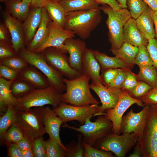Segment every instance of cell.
<instances>
[{
  "mask_svg": "<svg viewBox=\"0 0 157 157\" xmlns=\"http://www.w3.org/2000/svg\"><path fill=\"white\" fill-rule=\"evenodd\" d=\"M100 10L98 8L67 13L64 28L81 39H86L90 36L91 32L100 23Z\"/></svg>",
  "mask_w": 157,
  "mask_h": 157,
  "instance_id": "6da1fadb",
  "label": "cell"
},
{
  "mask_svg": "<svg viewBox=\"0 0 157 157\" xmlns=\"http://www.w3.org/2000/svg\"><path fill=\"white\" fill-rule=\"evenodd\" d=\"M90 80L88 76L84 74L73 79L64 78L66 92L62 94V102L80 106L98 105L99 101L90 92Z\"/></svg>",
  "mask_w": 157,
  "mask_h": 157,
  "instance_id": "7a4b0ae2",
  "label": "cell"
},
{
  "mask_svg": "<svg viewBox=\"0 0 157 157\" xmlns=\"http://www.w3.org/2000/svg\"><path fill=\"white\" fill-rule=\"evenodd\" d=\"M62 94L51 86L44 88H35L25 95L17 98L15 107L17 111H26L47 105L54 108L62 103Z\"/></svg>",
  "mask_w": 157,
  "mask_h": 157,
  "instance_id": "3957f363",
  "label": "cell"
},
{
  "mask_svg": "<svg viewBox=\"0 0 157 157\" xmlns=\"http://www.w3.org/2000/svg\"><path fill=\"white\" fill-rule=\"evenodd\" d=\"M44 107L17 111L14 124L21 130L24 137L32 142L46 133L42 120Z\"/></svg>",
  "mask_w": 157,
  "mask_h": 157,
  "instance_id": "277c9868",
  "label": "cell"
},
{
  "mask_svg": "<svg viewBox=\"0 0 157 157\" xmlns=\"http://www.w3.org/2000/svg\"><path fill=\"white\" fill-rule=\"evenodd\" d=\"M99 8L108 15L106 22L108 29L109 40L111 48H120L124 42L123 37L124 26L131 17L129 11L127 8L115 10L106 4Z\"/></svg>",
  "mask_w": 157,
  "mask_h": 157,
  "instance_id": "5b68a950",
  "label": "cell"
},
{
  "mask_svg": "<svg viewBox=\"0 0 157 157\" xmlns=\"http://www.w3.org/2000/svg\"><path fill=\"white\" fill-rule=\"evenodd\" d=\"M134 133L117 135L111 132L98 140L93 146L100 150L110 151L117 157H124L138 140Z\"/></svg>",
  "mask_w": 157,
  "mask_h": 157,
  "instance_id": "8992f818",
  "label": "cell"
},
{
  "mask_svg": "<svg viewBox=\"0 0 157 157\" xmlns=\"http://www.w3.org/2000/svg\"><path fill=\"white\" fill-rule=\"evenodd\" d=\"M94 122L87 119L85 123L78 127L71 126L64 124L63 127H67L80 133L83 137L82 140L91 146H93L99 140L111 132L113 127L112 122L104 115H100Z\"/></svg>",
  "mask_w": 157,
  "mask_h": 157,
  "instance_id": "52a82bcc",
  "label": "cell"
},
{
  "mask_svg": "<svg viewBox=\"0 0 157 157\" xmlns=\"http://www.w3.org/2000/svg\"><path fill=\"white\" fill-rule=\"evenodd\" d=\"M19 55L29 65L42 72L47 78L50 86L54 87L61 94L65 90L63 76L51 67L42 54L24 49H22Z\"/></svg>",
  "mask_w": 157,
  "mask_h": 157,
  "instance_id": "ba28073f",
  "label": "cell"
},
{
  "mask_svg": "<svg viewBox=\"0 0 157 157\" xmlns=\"http://www.w3.org/2000/svg\"><path fill=\"white\" fill-rule=\"evenodd\" d=\"M53 110L63 123L72 120L78 121L81 124L92 117L104 115L105 110L98 105L91 104L84 106H76L61 103Z\"/></svg>",
  "mask_w": 157,
  "mask_h": 157,
  "instance_id": "9c48e42d",
  "label": "cell"
},
{
  "mask_svg": "<svg viewBox=\"0 0 157 157\" xmlns=\"http://www.w3.org/2000/svg\"><path fill=\"white\" fill-rule=\"evenodd\" d=\"M138 141L143 157H157V104L149 106L143 133Z\"/></svg>",
  "mask_w": 157,
  "mask_h": 157,
  "instance_id": "30bf717a",
  "label": "cell"
},
{
  "mask_svg": "<svg viewBox=\"0 0 157 157\" xmlns=\"http://www.w3.org/2000/svg\"><path fill=\"white\" fill-rule=\"evenodd\" d=\"M135 104L142 107L145 106L141 100L133 98L127 91L123 90L119 101L115 107L105 110L104 116L113 124L112 133L120 134V127L123 115L129 107Z\"/></svg>",
  "mask_w": 157,
  "mask_h": 157,
  "instance_id": "8fae6325",
  "label": "cell"
},
{
  "mask_svg": "<svg viewBox=\"0 0 157 157\" xmlns=\"http://www.w3.org/2000/svg\"><path fill=\"white\" fill-rule=\"evenodd\" d=\"M149 105H145L140 112L135 113L131 108L123 116L120 125L122 134L133 133L138 138L142 135L146 122Z\"/></svg>",
  "mask_w": 157,
  "mask_h": 157,
  "instance_id": "7c38bea8",
  "label": "cell"
},
{
  "mask_svg": "<svg viewBox=\"0 0 157 157\" xmlns=\"http://www.w3.org/2000/svg\"><path fill=\"white\" fill-rule=\"evenodd\" d=\"M64 53L55 48L42 55L51 67L67 78L72 80L77 78L82 74L71 67L68 57Z\"/></svg>",
  "mask_w": 157,
  "mask_h": 157,
  "instance_id": "4fadbf2b",
  "label": "cell"
},
{
  "mask_svg": "<svg viewBox=\"0 0 157 157\" xmlns=\"http://www.w3.org/2000/svg\"><path fill=\"white\" fill-rule=\"evenodd\" d=\"M86 48V43L83 40L70 38L65 41L59 50L69 53L68 59L70 66L73 69L82 74V59Z\"/></svg>",
  "mask_w": 157,
  "mask_h": 157,
  "instance_id": "5bb4252c",
  "label": "cell"
},
{
  "mask_svg": "<svg viewBox=\"0 0 157 157\" xmlns=\"http://www.w3.org/2000/svg\"><path fill=\"white\" fill-rule=\"evenodd\" d=\"M49 35L45 43L35 52H41L49 47L60 50L67 39L74 38L75 35L72 32L58 26L50 20L48 24Z\"/></svg>",
  "mask_w": 157,
  "mask_h": 157,
  "instance_id": "9a60e30c",
  "label": "cell"
},
{
  "mask_svg": "<svg viewBox=\"0 0 157 157\" xmlns=\"http://www.w3.org/2000/svg\"><path fill=\"white\" fill-rule=\"evenodd\" d=\"M90 86L99 98L102 104L101 106L104 110L115 107L123 90L121 88L106 87L101 82L92 83Z\"/></svg>",
  "mask_w": 157,
  "mask_h": 157,
  "instance_id": "2e32d148",
  "label": "cell"
},
{
  "mask_svg": "<svg viewBox=\"0 0 157 157\" xmlns=\"http://www.w3.org/2000/svg\"><path fill=\"white\" fill-rule=\"evenodd\" d=\"M42 120L46 133L67 150V147L62 143L60 138V127L63 123L61 119L53 109L46 106L44 107Z\"/></svg>",
  "mask_w": 157,
  "mask_h": 157,
  "instance_id": "e0dca14e",
  "label": "cell"
},
{
  "mask_svg": "<svg viewBox=\"0 0 157 157\" xmlns=\"http://www.w3.org/2000/svg\"><path fill=\"white\" fill-rule=\"evenodd\" d=\"M101 66L95 57L93 50L86 48L81 62V73L88 76L92 83L101 82L100 74Z\"/></svg>",
  "mask_w": 157,
  "mask_h": 157,
  "instance_id": "ac0fdd59",
  "label": "cell"
},
{
  "mask_svg": "<svg viewBox=\"0 0 157 157\" xmlns=\"http://www.w3.org/2000/svg\"><path fill=\"white\" fill-rule=\"evenodd\" d=\"M4 22L11 35L12 47L17 53L23 46V28L19 20L9 14L5 15Z\"/></svg>",
  "mask_w": 157,
  "mask_h": 157,
  "instance_id": "d6986e66",
  "label": "cell"
},
{
  "mask_svg": "<svg viewBox=\"0 0 157 157\" xmlns=\"http://www.w3.org/2000/svg\"><path fill=\"white\" fill-rule=\"evenodd\" d=\"M124 42L138 47L144 45L147 46L148 40L138 28L136 19L131 17L125 24L123 32Z\"/></svg>",
  "mask_w": 157,
  "mask_h": 157,
  "instance_id": "ffe728a7",
  "label": "cell"
},
{
  "mask_svg": "<svg viewBox=\"0 0 157 157\" xmlns=\"http://www.w3.org/2000/svg\"><path fill=\"white\" fill-rule=\"evenodd\" d=\"M42 15L41 23L26 49L31 51L36 52L45 43L49 37L48 24L50 20V17L44 7L42 8Z\"/></svg>",
  "mask_w": 157,
  "mask_h": 157,
  "instance_id": "44dd1931",
  "label": "cell"
},
{
  "mask_svg": "<svg viewBox=\"0 0 157 157\" xmlns=\"http://www.w3.org/2000/svg\"><path fill=\"white\" fill-rule=\"evenodd\" d=\"M18 78L28 82L35 88H44L50 86L47 77L37 68L31 65L20 72Z\"/></svg>",
  "mask_w": 157,
  "mask_h": 157,
  "instance_id": "7402d4cb",
  "label": "cell"
},
{
  "mask_svg": "<svg viewBox=\"0 0 157 157\" xmlns=\"http://www.w3.org/2000/svg\"><path fill=\"white\" fill-rule=\"evenodd\" d=\"M42 15V8H34L29 13L25 20L23 28L26 40L29 43L33 38L40 26Z\"/></svg>",
  "mask_w": 157,
  "mask_h": 157,
  "instance_id": "603a6c76",
  "label": "cell"
},
{
  "mask_svg": "<svg viewBox=\"0 0 157 157\" xmlns=\"http://www.w3.org/2000/svg\"><path fill=\"white\" fill-rule=\"evenodd\" d=\"M154 11L147 5L143 12L136 19L138 28L148 40L155 38L156 36L153 18Z\"/></svg>",
  "mask_w": 157,
  "mask_h": 157,
  "instance_id": "cb8c5ba5",
  "label": "cell"
},
{
  "mask_svg": "<svg viewBox=\"0 0 157 157\" xmlns=\"http://www.w3.org/2000/svg\"><path fill=\"white\" fill-rule=\"evenodd\" d=\"M138 47L124 42L118 49L111 48L112 53L131 68L135 64V59L138 51Z\"/></svg>",
  "mask_w": 157,
  "mask_h": 157,
  "instance_id": "d4e9b609",
  "label": "cell"
},
{
  "mask_svg": "<svg viewBox=\"0 0 157 157\" xmlns=\"http://www.w3.org/2000/svg\"><path fill=\"white\" fill-rule=\"evenodd\" d=\"M44 7L52 22L58 26L64 28L66 13L59 2L50 0Z\"/></svg>",
  "mask_w": 157,
  "mask_h": 157,
  "instance_id": "484cf974",
  "label": "cell"
},
{
  "mask_svg": "<svg viewBox=\"0 0 157 157\" xmlns=\"http://www.w3.org/2000/svg\"><path fill=\"white\" fill-rule=\"evenodd\" d=\"M94 55L102 70L111 68H131L117 57H110L97 50H93Z\"/></svg>",
  "mask_w": 157,
  "mask_h": 157,
  "instance_id": "4316f807",
  "label": "cell"
},
{
  "mask_svg": "<svg viewBox=\"0 0 157 157\" xmlns=\"http://www.w3.org/2000/svg\"><path fill=\"white\" fill-rule=\"evenodd\" d=\"M59 2L66 13L99 8V4L94 0H63Z\"/></svg>",
  "mask_w": 157,
  "mask_h": 157,
  "instance_id": "83f0119b",
  "label": "cell"
},
{
  "mask_svg": "<svg viewBox=\"0 0 157 157\" xmlns=\"http://www.w3.org/2000/svg\"><path fill=\"white\" fill-rule=\"evenodd\" d=\"M32 0H11L8 4L9 11L18 20H25L29 13Z\"/></svg>",
  "mask_w": 157,
  "mask_h": 157,
  "instance_id": "f1b7e54d",
  "label": "cell"
},
{
  "mask_svg": "<svg viewBox=\"0 0 157 157\" xmlns=\"http://www.w3.org/2000/svg\"><path fill=\"white\" fill-rule=\"evenodd\" d=\"M14 80H9L0 77V103L8 106L15 107L17 98L13 94L10 89Z\"/></svg>",
  "mask_w": 157,
  "mask_h": 157,
  "instance_id": "f546056e",
  "label": "cell"
},
{
  "mask_svg": "<svg viewBox=\"0 0 157 157\" xmlns=\"http://www.w3.org/2000/svg\"><path fill=\"white\" fill-rule=\"evenodd\" d=\"M17 110L15 107L8 106L6 112L0 117V140L3 144L6 132L15 123Z\"/></svg>",
  "mask_w": 157,
  "mask_h": 157,
  "instance_id": "4dcf8cb0",
  "label": "cell"
},
{
  "mask_svg": "<svg viewBox=\"0 0 157 157\" xmlns=\"http://www.w3.org/2000/svg\"><path fill=\"white\" fill-rule=\"evenodd\" d=\"M138 74L136 75L139 81H143L153 88L157 86V70L153 65L139 67Z\"/></svg>",
  "mask_w": 157,
  "mask_h": 157,
  "instance_id": "1f68e13d",
  "label": "cell"
},
{
  "mask_svg": "<svg viewBox=\"0 0 157 157\" xmlns=\"http://www.w3.org/2000/svg\"><path fill=\"white\" fill-rule=\"evenodd\" d=\"M35 88L28 82L19 78L13 81L10 87L13 94L16 98L25 95Z\"/></svg>",
  "mask_w": 157,
  "mask_h": 157,
  "instance_id": "d6a6232c",
  "label": "cell"
},
{
  "mask_svg": "<svg viewBox=\"0 0 157 157\" xmlns=\"http://www.w3.org/2000/svg\"><path fill=\"white\" fill-rule=\"evenodd\" d=\"M47 157H66V150L57 142L49 138L45 140Z\"/></svg>",
  "mask_w": 157,
  "mask_h": 157,
  "instance_id": "836d02e7",
  "label": "cell"
},
{
  "mask_svg": "<svg viewBox=\"0 0 157 157\" xmlns=\"http://www.w3.org/2000/svg\"><path fill=\"white\" fill-rule=\"evenodd\" d=\"M24 137L21 130L14 123L7 131L3 144L7 146L10 144H16Z\"/></svg>",
  "mask_w": 157,
  "mask_h": 157,
  "instance_id": "e575fe53",
  "label": "cell"
},
{
  "mask_svg": "<svg viewBox=\"0 0 157 157\" xmlns=\"http://www.w3.org/2000/svg\"><path fill=\"white\" fill-rule=\"evenodd\" d=\"M0 64L9 67L20 72L29 65V64L23 58L15 56L0 59Z\"/></svg>",
  "mask_w": 157,
  "mask_h": 157,
  "instance_id": "d590c367",
  "label": "cell"
},
{
  "mask_svg": "<svg viewBox=\"0 0 157 157\" xmlns=\"http://www.w3.org/2000/svg\"><path fill=\"white\" fill-rule=\"evenodd\" d=\"M82 134L78 135L77 141L72 142L66 151V157H83L85 149L83 142Z\"/></svg>",
  "mask_w": 157,
  "mask_h": 157,
  "instance_id": "8d00e7d4",
  "label": "cell"
},
{
  "mask_svg": "<svg viewBox=\"0 0 157 157\" xmlns=\"http://www.w3.org/2000/svg\"><path fill=\"white\" fill-rule=\"evenodd\" d=\"M138 47V51L135 59V64L139 67L153 65V61L147 47L142 45Z\"/></svg>",
  "mask_w": 157,
  "mask_h": 157,
  "instance_id": "74e56055",
  "label": "cell"
},
{
  "mask_svg": "<svg viewBox=\"0 0 157 157\" xmlns=\"http://www.w3.org/2000/svg\"><path fill=\"white\" fill-rule=\"evenodd\" d=\"M126 4L131 17L135 19L142 14L147 6L143 0H127Z\"/></svg>",
  "mask_w": 157,
  "mask_h": 157,
  "instance_id": "f35d334b",
  "label": "cell"
},
{
  "mask_svg": "<svg viewBox=\"0 0 157 157\" xmlns=\"http://www.w3.org/2000/svg\"><path fill=\"white\" fill-rule=\"evenodd\" d=\"M83 141V140H82ZM85 149L83 157H114L113 153L92 147L83 141Z\"/></svg>",
  "mask_w": 157,
  "mask_h": 157,
  "instance_id": "ab89813d",
  "label": "cell"
},
{
  "mask_svg": "<svg viewBox=\"0 0 157 157\" xmlns=\"http://www.w3.org/2000/svg\"><path fill=\"white\" fill-rule=\"evenodd\" d=\"M152 88L145 82L139 81L136 85L128 92L129 95L135 99H140L141 98Z\"/></svg>",
  "mask_w": 157,
  "mask_h": 157,
  "instance_id": "60d3db41",
  "label": "cell"
},
{
  "mask_svg": "<svg viewBox=\"0 0 157 157\" xmlns=\"http://www.w3.org/2000/svg\"><path fill=\"white\" fill-rule=\"evenodd\" d=\"M32 149L34 157H47L45 140L43 136L38 138L33 141Z\"/></svg>",
  "mask_w": 157,
  "mask_h": 157,
  "instance_id": "b9f144b4",
  "label": "cell"
},
{
  "mask_svg": "<svg viewBox=\"0 0 157 157\" xmlns=\"http://www.w3.org/2000/svg\"><path fill=\"white\" fill-rule=\"evenodd\" d=\"M122 69V68H111L101 70L102 73L100 75V77L102 83L105 86L108 87L118 73Z\"/></svg>",
  "mask_w": 157,
  "mask_h": 157,
  "instance_id": "7bdbcfd3",
  "label": "cell"
},
{
  "mask_svg": "<svg viewBox=\"0 0 157 157\" xmlns=\"http://www.w3.org/2000/svg\"><path fill=\"white\" fill-rule=\"evenodd\" d=\"M20 73L7 66L0 65V77L9 80H15L18 78Z\"/></svg>",
  "mask_w": 157,
  "mask_h": 157,
  "instance_id": "ee69618b",
  "label": "cell"
},
{
  "mask_svg": "<svg viewBox=\"0 0 157 157\" xmlns=\"http://www.w3.org/2000/svg\"><path fill=\"white\" fill-rule=\"evenodd\" d=\"M138 81L136 75L133 73L130 69L127 73L121 89L127 92L130 91L136 85Z\"/></svg>",
  "mask_w": 157,
  "mask_h": 157,
  "instance_id": "f6af8a7d",
  "label": "cell"
},
{
  "mask_svg": "<svg viewBox=\"0 0 157 157\" xmlns=\"http://www.w3.org/2000/svg\"><path fill=\"white\" fill-rule=\"evenodd\" d=\"M130 68L123 69L116 76L108 87L122 88L128 71Z\"/></svg>",
  "mask_w": 157,
  "mask_h": 157,
  "instance_id": "bcb514c9",
  "label": "cell"
},
{
  "mask_svg": "<svg viewBox=\"0 0 157 157\" xmlns=\"http://www.w3.org/2000/svg\"><path fill=\"white\" fill-rule=\"evenodd\" d=\"M145 105L157 104V86L152 88L140 99Z\"/></svg>",
  "mask_w": 157,
  "mask_h": 157,
  "instance_id": "7dc6e473",
  "label": "cell"
},
{
  "mask_svg": "<svg viewBox=\"0 0 157 157\" xmlns=\"http://www.w3.org/2000/svg\"><path fill=\"white\" fill-rule=\"evenodd\" d=\"M146 47L153 61V65L157 70V39L149 40Z\"/></svg>",
  "mask_w": 157,
  "mask_h": 157,
  "instance_id": "c3c4849f",
  "label": "cell"
},
{
  "mask_svg": "<svg viewBox=\"0 0 157 157\" xmlns=\"http://www.w3.org/2000/svg\"><path fill=\"white\" fill-rule=\"evenodd\" d=\"M7 157H23L22 151L16 144H10L8 146Z\"/></svg>",
  "mask_w": 157,
  "mask_h": 157,
  "instance_id": "681fc988",
  "label": "cell"
},
{
  "mask_svg": "<svg viewBox=\"0 0 157 157\" xmlns=\"http://www.w3.org/2000/svg\"><path fill=\"white\" fill-rule=\"evenodd\" d=\"M16 144L22 151L29 149H32L33 142L24 136Z\"/></svg>",
  "mask_w": 157,
  "mask_h": 157,
  "instance_id": "f907efd6",
  "label": "cell"
},
{
  "mask_svg": "<svg viewBox=\"0 0 157 157\" xmlns=\"http://www.w3.org/2000/svg\"><path fill=\"white\" fill-rule=\"evenodd\" d=\"M14 56V53L10 49L2 43L0 46V58L2 59Z\"/></svg>",
  "mask_w": 157,
  "mask_h": 157,
  "instance_id": "816d5d0a",
  "label": "cell"
},
{
  "mask_svg": "<svg viewBox=\"0 0 157 157\" xmlns=\"http://www.w3.org/2000/svg\"><path fill=\"white\" fill-rule=\"evenodd\" d=\"M94 0L98 4H107L115 10H118L122 8L119 3L116 0Z\"/></svg>",
  "mask_w": 157,
  "mask_h": 157,
  "instance_id": "f5cc1de1",
  "label": "cell"
},
{
  "mask_svg": "<svg viewBox=\"0 0 157 157\" xmlns=\"http://www.w3.org/2000/svg\"><path fill=\"white\" fill-rule=\"evenodd\" d=\"M129 157H143L142 153L140 144L137 141L134 147L133 153L130 154Z\"/></svg>",
  "mask_w": 157,
  "mask_h": 157,
  "instance_id": "db71d44e",
  "label": "cell"
},
{
  "mask_svg": "<svg viewBox=\"0 0 157 157\" xmlns=\"http://www.w3.org/2000/svg\"><path fill=\"white\" fill-rule=\"evenodd\" d=\"M50 0H32L31 6L34 8L44 7Z\"/></svg>",
  "mask_w": 157,
  "mask_h": 157,
  "instance_id": "11a10c76",
  "label": "cell"
},
{
  "mask_svg": "<svg viewBox=\"0 0 157 157\" xmlns=\"http://www.w3.org/2000/svg\"><path fill=\"white\" fill-rule=\"evenodd\" d=\"M154 11L157 10V0H143Z\"/></svg>",
  "mask_w": 157,
  "mask_h": 157,
  "instance_id": "9f6ffc18",
  "label": "cell"
},
{
  "mask_svg": "<svg viewBox=\"0 0 157 157\" xmlns=\"http://www.w3.org/2000/svg\"><path fill=\"white\" fill-rule=\"evenodd\" d=\"M153 18L155 26V37L157 39V10L154 11L153 14Z\"/></svg>",
  "mask_w": 157,
  "mask_h": 157,
  "instance_id": "6f0895ef",
  "label": "cell"
},
{
  "mask_svg": "<svg viewBox=\"0 0 157 157\" xmlns=\"http://www.w3.org/2000/svg\"><path fill=\"white\" fill-rule=\"evenodd\" d=\"M22 151L23 157H34L32 149L26 150Z\"/></svg>",
  "mask_w": 157,
  "mask_h": 157,
  "instance_id": "680465c9",
  "label": "cell"
},
{
  "mask_svg": "<svg viewBox=\"0 0 157 157\" xmlns=\"http://www.w3.org/2000/svg\"><path fill=\"white\" fill-rule=\"evenodd\" d=\"M6 39L5 32L2 26H0V40L1 41H3Z\"/></svg>",
  "mask_w": 157,
  "mask_h": 157,
  "instance_id": "91938a15",
  "label": "cell"
},
{
  "mask_svg": "<svg viewBox=\"0 0 157 157\" xmlns=\"http://www.w3.org/2000/svg\"><path fill=\"white\" fill-rule=\"evenodd\" d=\"M120 4L122 8H127V0H116Z\"/></svg>",
  "mask_w": 157,
  "mask_h": 157,
  "instance_id": "94428289",
  "label": "cell"
},
{
  "mask_svg": "<svg viewBox=\"0 0 157 157\" xmlns=\"http://www.w3.org/2000/svg\"><path fill=\"white\" fill-rule=\"evenodd\" d=\"M54 0V1H61V0Z\"/></svg>",
  "mask_w": 157,
  "mask_h": 157,
  "instance_id": "6125c7cd",
  "label": "cell"
},
{
  "mask_svg": "<svg viewBox=\"0 0 157 157\" xmlns=\"http://www.w3.org/2000/svg\"><path fill=\"white\" fill-rule=\"evenodd\" d=\"M3 1V0H0V1Z\"/></svg>",
  "mask_w": 157,
  "mask_h": 157,
  "instance_id": "be15d7a7",
  "label": "cell"
}]
</instances>
